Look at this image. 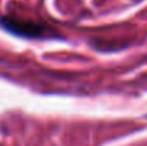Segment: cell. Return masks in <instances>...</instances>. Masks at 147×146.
Masks as SVG:
<instances>
[{"label": "cell", "instance_id": "6da1fadb", "mask_svg": "<svg viewBox=\"0 0 147 146\" xmlns=\"http://www.w3.org/2000/svg\"><path fill=\"white\" fill-rule=\"evenodd\" d=\"M0 24L10 33L29 37V39H42L51 36L50 29L45 23H39L34 20H27L16 16H3L0 19Z\"/></svg>", "mask_w": 147, "mask_h": 146}]
</instances>
